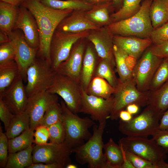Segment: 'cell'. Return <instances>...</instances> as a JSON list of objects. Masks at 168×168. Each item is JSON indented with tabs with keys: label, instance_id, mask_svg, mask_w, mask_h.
<instances>
[{
	"label": "cell",
	"instance_id": "bcb514c9",
	"mask_svg": "<svg viewBox=\"0 0 168 168\" xmlns=\"http://www.w3.org/2000/svg\"><path fill=\"white\" fill-rule=\"evenodd\" d=\"M14 115L0 98V119L3 123L5 131Z\"/></svg>",
	"mask_w": 168,
	"mask_h": 168
},
{
	"label": "cell",
	"instance_id": "db71d44e",
	"mask_svg": "<svg viewBox=\"0 0 168 168\" xmlns=\"http://www.w3.org/2000/svg\"><path fill=\"white\" fill-rule=\"evenodd\" d=\"M86 2L93 6L109 2L111 0H82Z\"/></svg>",
	"mask_w": 168,
	"mask_h": 168
},
{
	"label": "cell",
	"instance_id": "f6af8a7d",
	"mask_svg": "<svg viewBox=\"0 0 168 168\" xmlns=\"http://www.w3.org/2000/svg\"><path fill=\"white\" fill-rule=\"evenodd\" d=\"M152 136L156 143L168 153V131L158 129Z\"/></svg>",
	"mask_w": 168,
	"mask_h": 168
},
{
	"label": "cell",
	"instance_id": "ffe728a7",
	"mask_svg": "<svg viewBox=\"0 0 168 168\" xmlns=\"http://www.w3.org/2000/svg\"><path fill=\"white\" fill-rule=\"evenodd\" d=\"M83 10H74L59 24L56 29L72 33H80L100 28L93 23L88 18Z\"/></svg>",
	"mask_w": 168,
	"mask_h": 168
},
{
	"label": "cell",
	"instance_id": "ac0fdd59",
	"mask_svg": "<svg viewBox=\"0 0 168 168\" xmlns=\"http://www.w3.org/2000/svg\"><path fill=\"white\" fill-rule=\"evenodd\" d=\"M15 29L21 30L29 45L38 50L40 39L36 21L31 12L21 5L19 6L18 17L14 30Z\"/></svg>",
	"mask_w": 168,
	"mask_h": 168
},
{
	"label": "cell",
	"instance_id": "3957f363",
	"mask_svg": "<svg viewBox=\"0 0 168 168\" xmlns=\"http://www.w3.org/2000/svg\"><path fill=\"white\" fill-rule=\"evenodd\" d=\"M106 121L93 126V134L81 146L72 150L77 161L81 165L87 164L90 168H107L103 152L104 144L102 136Z\"/></svg>",
	"mask_w": 168,
	"mask_h": 168
},
{
	"label": "cell",
	"instance_id": "7c38bea8",
	"mask_svg": "<svg viewBox=\"0 0 168 168\" xmlns=\"http://www.w3.org/2000/svg\"><path fill=\"white\" fill-rule=\"evenodd\" d=\"M163 59L153 54L151 47L137 61L132 70V75L138 90L149 91L153 76Z\"/></svg>",
	"mask_w": 168,
	"mask_h": 168
},
{
	"label": "cell",
	"instance_id": "7dc6e473",
	"mask_svg": "<svg viewBox=\"0 0 168 168\" xmlns=\"http://www.w3.org/2000/svg\"><path fill=\"white\" fill-rule=\"evenodd\" d=\"M153 54L158 58L164 59L168 58V40L151 46Z\"/></svg>",
	"mask_w": 168,
	"mask_h": 168
},
{
	"label": "cell",
	"instance_id": "484cf974",
	"mask_svg": "<svg viewBox=\"0 0 168 168\" xmlns=\"http://www.w3.org/2000/svg\"><path fill=\"white\" fill-rule=\"evenodd\" d=\"M150 17L154 29L168 21V0H154L150 8Z\"/></svg>",
	"mask_w": 168,
	"mask_h": 168
},
{
	"label": "cell",
	"instance_id": "60d3db41",
	"mask_svg": "<svg viewBox=\"0 0 168 168\" xmlns=\"http://www.w3.org/2000/svg\"><path fill=\"white\" fill-rule=\"evenodd\" d=\"M150 38L153 44H159L168 40V21L154 29Z\"/></svg>",
	"mask_w": 168,
	"mask_h": 168
},
{
	"label": "cell",
	"instance_id": "ab89813d",
	"mask_svg": "<svg viewBox=\"0 0 168 168\" xmlns=\"http://www.w3.org/2000/svg\"><path fill=\"white\" fill-rule=\"evenodd\" d=\"M0 65L14 60L15 52L11 41L0 44Z\"/></svg>",
	"mask_w": 168,
	"mask_h": 168
},
{
	"label": "cell",
	"instance_id": "2e32d148",
	"mask_svg": "<svg viewBox=\"0 0 168 168\" xmlns=\"http://www.w3.org/2000/svg\"><path fill=\"white\" fill-rule=\"evenodd\" d=\"M86 38L78 40L73 45L67 58L55 71L67 76L80 83L84 54L88 42Z\"/></svg>",
	"mask_w": 168,
	"mask_h": 168
},
{
	"label": "cell",
	"instance_id": "277c9868",
	"mask_svg": "<svg viewBox=\"0 0 168 168\" xmlns=\"http://www.w3.org/2000/svg\"><path fill=\"white\" fill-rule=\"evenodd\" d=\"M62 109V121L65 128V142L72 150L81 146L91 135L89 129L95 123L87 117L81 118L70 110L63 100L60 103Z\"/></svg>",
	"mask_w": 168,
	"mask_h": 168
},
{
	"label": "cell",
	"instance_id": "c3c4849f",
	"mask_svg": "<svg viewBox=\"0 0 168 168\" xmlns=\"http://www.w3.org/2000/svg\"><path fill=\"white\" fill-rule=\"evenodd\" d=\"M27 168H63L59 164L56 163H33Z\"/></svg>",
	"mask_w": 168,
	"mask_h": 168
},
{
	"label": "cell",
	"instance_id": "11a10c76",
	"mask_svg": "<svg viewBox=\"0 0 168 168\" xmlns=\"http://www.w3.org/2000/svg\"><path fill=\"white\" fill-rule=\"evenodd\" d=\"M10 41L8 34L0 30V44L8 42Z\"/></svg>",
	"mask_w": 168,
	"mask_h": 168
},
{
	"label": "cell",
	"instance_id": "d590c367",
	"mask_svg": "<svg viewBox=\"0 0 168 168\" xmlns=\"http://www.w3.org/2000/svg\"><path fill=\"white\" fill-rule=\"evenodd\" d=\"M142 0H123L121 7L111 15L112 22L128 18L140 10Z\"/></svg>",
	"mask_w": 168,
	"mask_h": 168
},
{
	"label": "cell",
	"instance_id": "9f6ffc18",
	"mask_svg": "<svg viewBox=\"0 0 168 168\" xmlns=\"http://www.w3.org/2000/svg\"><path fill=\"white\" fill-rule=\"evenodd\" d=\"M123 1V0H111L115 10H117L116 11L121 7Z\"/></svg>",
	"mask_w": 168,
	"mask_h": 168
},
{
	"label": "cell",
	"instance_id": "681fc988",
	"mask_svg": "<svg viewBox=\"0 0 168 168\" xmlns=\"http://www.w3.org/2000/svg\"><path fill=\"white\" fill-rule=\"evenodd\" d=\"M159 129L168 131V109L162 114L160 121Z\"/></svg>",
	"mask_w": 168,
	"mask_h": 168
},
{
	"label": "cell",
	"instance_id": "e0dca14e",
	"mask_svg": "<svg viewBox=\"0 0 168 168\" xmlns=\"http://www.w3.org/2000/svg\"><path fill=\"white\" fill-rule=\"evenodd\" d=\"M23 79L19 75L0 95L1 99L10 111L14 114L24 112L28 100Z\"/></svg>",
	"mask_w": 168,
	"mask_h": 168
},
{
	"label": "cell",
	"instance_id": "5b68a950",
	"mask_svg": "<svg viewBox=\"0 0 168 168\" xmlns=\"http://www.w3.org/2000/svg\"><path fill=\"white\" fill-rule=\"evenodd\" d=\"M138 115L128 122L121 120L119 122V131L127 136L147 137L152 136L158 129L162 114L148 105Z\"/></svg>",
	"mask_w": 168,
	"mask_h": 168
},
{
	"label": "cell",
	"instance_id": "91938a15",
	"mask_svg": "<svg viewBox=\"0 0 168 168\" xmlns=\"http://www.w3.org/2000/svg\"><path fill=\"white\" fill-rule=\"evenodd\" d=\"M152 0V1H153V0Z\"/></svg>",
	"mask_w": 168,
	"mask_h": 168
},
{
	"label": "cell",
	"instance_id": "f1b7e54d",
	"mask_svg": "<svg viewBox=\"0 0 168 168\" xmlns=\"http://www.w3.org/2000/svg\"><path fill=\"white\" fill-rule=\"evenodd\" d=\"M103 149L107 168H121L123 163V155L119 145L110 138L104 144Z\"/></svg>",
	"mask_w": 168,
	"mask_h": 168
},
{
	"label": "cell",
	"instance_id": "4dcf8cb0",
	"mask_svg": "<svg viewBox=\"0 0 168 168\" xmlns=\"http://www.w3.org/2000/svg\"><path fill=\"white\" fill-rule=\"evenodd\" d=\"M114 67L109 60L100 58L94 77H98L105 79L115 89L118 85L119 80L115 74Z\"/></svg>",
	"mask_w": 168,
	"mask_h": 168
},
{
	"label": "cell",
	"instance_id": "8d00e7d4",
	"mask_svg": "<svg viewBox=\"0 0 168 168\" xmlns=\"http://www.w3.org/2000/svg\"><path fill=\"white\" fill-rule=\"evenodd\" d=\"M61 121H62V106L58 101L52 105L46 110L40 125L48 128Z\"/></svg>",
	"mask_w": 168,
	"mask_h": 168
},
{
	"label": "cell",
	"instance_id": "8fae6325",
	"mask_svg": "<svg viewBox=\"0 0 168 168\" xmlns=\"http://www.w3.org/2000/svg\"><path fill=\"white\" fill-rule=\"evenodd\" d=\"M72 149L65 142H51L34 145L32 152L33 163H56L63 168L71 163Z\"/></svg>",
	"mask_w": 168,
	"mask_h": 168
},
{
	"label": "cell",
	"instance_id": "d6a6232c",
	"mask_svg": "<svg viewBox=\"0 0 168 168\" xmlns=\"http://www.w3.org/2000/svg\"><path fill=\"white\" fill-rule=\"evenodd\" d=\"M30 128V118L24 111L14 114L5 133L8 139L15 137Z\"/></svg>",
	"mask_w": 168,
	"mask_h": 168
},
{
	"label": "cell",
	"instance_id": "7402d4cb",
	"mask_svg": "<svg viewBox=\"0 0 168 168\" xmlns=\"http://www.w3.org/2000/svg\"><path fill=\"white\" fill-rule=\"evenodd\" d=\"M99 58L93 45L88 40L84 54L80 79V85L85 91L94 77Z\"/></svg>",
	"mask_w": 168,
	"mask_h": 168
},
{
	"label": "cell",
	"instance_id": "9a60e30c",
	"mask_svg": "<svg viewBox=\"0 0 168 168\" xmlns=\"http://www.w3.org/2000/svg\"><path fill=\"white\" fill-rule=\"evenodd\" d=\"M114 104L113 95L104 98L89 95L82 87V107L80 113L87 114L99 123L110 117Z\"/></svg>",
	"mask_w": 168,
	"mask_h": 168
},
{
	"label": "cell",
	"instance_id": "d4e9b609",
	"mask_svg": "<svg viewBox=\"0 0 168 168\" xmlns=\"http://www.w3.org/2000/svg\"><path fill=\"white\" fill-rule=\"evenodd\" d=\"M113 53L116 71L119 80L124 82L133 78V67L130 63V61H128L130 56L114 44Z\"/></svg>",
	"mask_w": 168,
	"mask_h": 168
},
{
	"label": "cell",
	"instance_id": "4fadbf2b",
	"mask_svg": "<svg viewBox=\"0 0 168 168\" xmlns=\"http://www.w3.org/2000/svg\"><path fill=\"white\" fill-rule=\"evenodd\" d=\"M8 34L15 49V60L18 65L20 74L23 80H26L27 70L36 58L38 50L29 45L20 30H14Z\"/></svg>",
	"mask_w": 168,
	"mask_h": 168
},
{
	"label": "cell",
	"instance_id": "cb8c5ba5",
	"mask_svg": "<svg viewBox=\"0 0 168 168\" xmlns=\"http://www.w3.org/2000/svg\"><path fill=\"white\" fill-rule=\"evenodd\" d=\"M19 6L0 1V30L8 34L14 30L19 14Z\"/></svg>",
	"mask_w": 168,
	"mask_h": 168
},
{
	"label": "cell",
	"instance_id": "ba28073f",
	"mask_svg": "<svg viewBox=\"0 0 168 168\" xmlns=\"http://www.w3.org/2000/svg\"><path fill=\"white\" fill-rule=\"evenodd\" d=\"M55 74L49 64L36 57L26 72L27 83L25 88L28 98L47 91L52 85Z\"/></svg>",
	"mask_w": 168,
	"mask_h": 168
},
{
	"label": "cell",
	"instance_id": "b9f144b4",
	"mask_svg": "<svg viewBox=\"0 0 168 168\" xmlns=\"http://www.w3.org/2000/svg\"><path fill=\"white\" fill-rule=\"evenodd\" d=\"M8 139L0 126V168H5L8 156Z\"/></svg>",
	"mask_w": 168,
	"mask_h": 168
},
{
	"label": "cell",
	"instance_id": "680465c9",
	"mask_svg": "<svg viewBox=\"0 0 168 168\" xmlns=\"http://www.w3.org/2000/svg\"><path fill=\"white\" fill-rule=\"evenodd\" d=\"M66 168H77V166L71 163L68 165L66 166Z\"/></svg>",
	"mask_w": 168,
	"mask_h": 168
},
{
	"label": "cell",
	"instance_id": "603a6c76",
	"mask_svg": "<svg viewBox=\"0 0 168 168\" xmlns=\"http://www.w3.org/2000/svg\"><path fill=\"white\" fill-rule=\"evenodd\" d=\"M115 10L112 2L94 5L86 13L88 18L93 23L101 27L112 22L111 15Z\"/></svg>",
	"mask_w": 168,
	"mask_h": 168
},
{
	"label": "cell",
	"instance_id": "836d02e7",
	"mask_svg": "<svg viewBox=\"0 0 168 168\" xmlns=\"http://www.w3.org/2000/svg\"><path fill=\"white\" fill-rule=\"evenodd\" d=\"M45 5L58 10H83L91 9L93 5L88 4L82 0H40Z\"/></svg>",
	"mask_w": 168,
	"mask_h": 168
},
{
	"label": "cell",
	"instance_id": "816d5d0a",
	"mask_svg": "<svg viewBox=\"0 0 168 168\" xmlns=\"http://www.w3.org/2000/svg\"><path fill=\"white\" fill-rule=\"evenodd\" d=\"M132 115L127 110H123L119 113V118L120 120L124 122H128L130 121L133 118Z\"/></svg>",
	"mask_w": 168,
	"mask_h": 168
},
{
	"label": "cell",
	"instance_id": "f35d334b",
	"mask_svg": "<svg viewBox=\"0 0 168 168\" xmlns=\"http://www.w3.org/2000/svg\"><path fill=\"white\" fill-rule=\"evenodd\" d=\"M48 128L49 134V139L50 142L61 143L65 142V132L62 121L53 124Z\"/></svg>",
	"mask_w": 168,
	"mask_h": 168
},
{
	"label": "cell",
	"instance_id": "5bb4252c",
	"mask_svg": "<svg viewBox=\"0 0 168 168\" xmlns=\"http://www.w3.org/2000/svg\"><path fill=\"white\" fill-rule=\"evenodd\" d=\"M58 101L57 95L47 91L38 92L29 97L24 111L29 116L30 128L35 131L40 125L47 109Z\"/></svg>",
	"mask_w": 168,
	"mask_h": 168
},
{
	"label": "cell",
	"instance_id": "6f0895ef",
	"mask_svg": "<svg viewBox=\"0 0 168 168\" xmlns=\"http://www.w3.org/2000/svg\"><path fill=\"white\" fill-rule=\"evenodd\" d=\"M15 5L19 6L21 5L23 0H0Z\"/></svg>",
	"mask_w": 168,
	"mask_h": 168
},
{
	"label": "cell",
	"instance_id": "ee69618b",
	"mask_svg": "<svg viewBox=\"0 0 168 168\" xmlns=\"http://www.w3.org/2000/svg\"><path fill=\"white\" fill-rule=\"evenodd\" d=\"M34 133V143L35 144H45L49 139V134L48 128L42 125L37 127Z\"/></svg>",
	"mask_w": 168,
	"mask_h": 168
},
{
	"label": "cell",
	"instance_id": "52a82bcc",
	"mask_svg": "<svg viewBox=\"0 0 168 168\" xmlns=\"http://www.w3.org/2000/svg\"><path fill=\"white\" fill-rule=\"evenodd\" d=\"M119 145L124 150L132 152L148 161L160 168L167 158L166 153L152 138L141 137L127 136L120 139Z\"/></svg>",
	"mask_w": 168,
	"mask_h": 168
},
{
	"label": "cell",
	"instance_id": "e575fe53",
	"mask_svg": "<svg viewBox=\"0 0 168 168\" xmlns=\"http://www.w3.org/2000/svg\"><path fill=\"white\" fill-rule=\"evenodd\" d=\"M34 131L30 128L18 136L9 139V153H14L23 150L32 144L34 142Z\"/></svg>",
	"mask_w": 168,
	"mask_h": 168
},
{
	"label": "cell",
	"instance_id": "f907efd6",
	"mask_svg": "<svg viewBox=\"0 0 168 168\" xmlns=\"http://www.w3.org/2000/svg\"><path fill=\"white\" fill-rule=\"evenodd\" d=\"M119 146L121 149L123 155V163L121 168H135L127 158L125 155V150L120 145Z\"/></svg>",
	"mask_w": 168,
	"mask_h": 168
},
{
	"label": "cell",
	"instance_id": "44dd1931",
	"mask_svg": "<svg viewBox=\"0 0 168 168\" xmlns=\"http://www.w3.org/2000/svg\"><path fill=\"white\" fill-rule=\"evenodd\" d=\"M114 44L137 60L152 43L150 38L113 35Z\"/></svg>",
	"mask_w": 168,
	"mask_h": 168
},
{
	"label": "cell",
	"instance_id": "f5cc1de1",
	"mask_svg": "<svg viewBox=\"0 0 168 168\" xmlns=\"http://www.w3.org/2000/svg\"><path fill=\"white\" fill-rule=\"evenodd\" d=\"M139 106L135 104L128 105L126 107V110L132 115L136 114L138 111Z\"/></svg>",
	"mask_w": 168,
	"mask_h": 168
},
{
	"label": "cell",
	"instance_id": "83f0119b",
	"mask_svg": "<svg viewBox=\"0 0 168 168\" xmlns=\"http://www.w3.org/2000/svg\"><path fill=\"white\" fill-rule=\"evenodd\" d=\"M148 105L162 114L168 109V81L156 89L149 91Z\"/></svg>",
	"mask_w": 168,
	"mask_h": 168
},
{
	"label": "cell",
	"instance_id": "f546056e",
	"mask_svg": "<svg viewBox=\"0 0 168 168\" xmlns=\"http://www.w3.org/2000/svg\"><path fill=\"white\" fill-rule=\"evenodd\" d=\"M115 90L105 79L93 77L85 91L89 95L107 99L111 97Z\"/></svg>",
	"mask_w": 168,
	"mask_h": 168
},
{
	"label": "cell",
	"instance_id": "94428289",
	"mask_svg": "<svg viewBox=\"0 0 168 168\" xmlns=\"http://www.w3.org/2000/svg\"><path fill=\"white\" fill-rule=\"evenodd\" d=\"M167 58L168 59V58Z\"/></svg>",
	"mask_w": 168,
	"mask_h": 168
},
{
	"label": "cell",
	"instance_id": "7a4b0ae2",
	"mask_svg": "<svg viewBox=\"0 0 168 168\" xmlns=\"http://www.w3.org/2000/svg\"><path fill=\"white\" fill-rule=\"evenodd\" d=\"M152 2L151 0H143L139 10L135 15L105 27L113 35L150 38L153 30L150 15Z\"/></svg>",
	"mask_w": 168,
	"mask_h": 168
},
{
	"label": "cell",
	"instance_id": "1f68e13d",
	"mask_svg": "<svg viewBox=\"0 0 168 168\" xmlns=\"http://www.w3.org/2000/svg\"><path fill=\"white\" fill-rule=\"evenodd\" d=\"M19 75V68L15 60L0 65V95Z\"/></svg>",
	"mask_w": 168,
	"mask_h": 168
},
{
	"label": "cell",
	"instance_id": "30bf717a",
	"mask_svg": "<svg viewBox=\"0 0 168 168\" xmlns=\"http://www.w3.org/2000/svg\"><path fill=\"white\" fill-rule=\"evenodd\" d=\"M89 30L72 33L56 30L52 37L49 48L50 65L55 72L68 57L72 48L78 40L86 38Z\"/></svg>",
	"mask_w": 168,
	"mask_h": 168
},
{
	"label": "cell",
	"instance_id": "8992f818",
	"mask_svg": "<svg viewBox=\"0 0 168 168\" xmlns=\"http://www.w3.org/2000/svg\"><path fill=\"white\" fill-rule=\"evenodd\" d=\"M149 95V91L142 92L138 89L133 78L124 82L119 80L113 95L114 104L110 118L112 120H117L120 112L131 104L139 107L147 105Z\"/></svg>",
	"mask_w": 168,
	"mask_h": 168
},
{
	"label": "cell",
	"instance_id": "6da1fadb",
	"mask_svg": "<svg viewBox=\"0 0 168 168\" xmlns=\"http://www.w3.org/2000/svg\"><path fill=\"white\" fill-rule=\"evenodd\" d=\"M21 5L31 12L38 25L40 45L36 57L50 65L49 48L52 37L60 22L73 10L53 9L43 4L40 0H23Z\"/></svg>",
	"mask_w": 168,
	"mask_h": 168
},
{
	"label": "cell",
	"instance_id": "d6986e66",
	"mask_svg": "<svg viewBox=\"0 0 168 168\" xmlns=\"http://www.w3.org/2000/svg\"><path fill=\"white\" fill-rule=\"evenodd\" d=\"M86 38L93 44L100 58L109 60L115 67L113 35L105 27L89 30Z\"/></svg>",
	"mask_w": 168,
	"mask_h": 168
},
{
	"label": "cell",
	"instance_id": "7bdbcfd3",
	"mask_svg": "<svg viewBox=\"0 0 168 168\" xmlns=\"http://www.w3.org/2000/svg\"><path fill=\"white\" fill-rule=\"evenodd\" d=\"M125 151L127 158L135 168H157L156 166L151 162L132 152Z\"/></svg>",
	"mask_w": 168,
	"mask_h": 168
},
{
	"label": "cell",
	"instance_id": "9c48e42d",
	"mask_svg": "<svg viewBox=\"0 0 168 168\" xmlns=\"http://www.w3.org/2000/svg\"><path fill=\"white\" fill-rule=\"evenodd\" d=\"M47 91L59 96L73 113H80L82 87L79 82L67 76L55 73L53 83Z\"/></svg>",
	"mask_w": 168,
	"mask_h": 168
},
{
	"label": "cell",
	"instance_id": "4316f807",
	"mask_svg": "<svg viewBox=\"0 0 168 168\" xmlns=\"http://www.w3.org/2000/svg\"><path fill=\"white\" fill-rule=\"evenodd\" d=\"M34 145L14 153H9L5 168H27L33 163L32 152Z\"/></svg>",
	"mask_w": 168,
	"mask_h": 168
},
{
	"label": "cell",
	"instance_id": "74e56055",
	"mask_svg": "<svg viewBox=\"0 0 168 168\" xmlns=\"http://www.w3.org/2000/svg\"><path fill=\"white\" fill-rule=\"evenodd\" d=\"M168 81V59H163L151 82L149 91H154Z\"/></svg>",
	"mask_w": 168,
	"mask_h": 168
}]
</instances>
